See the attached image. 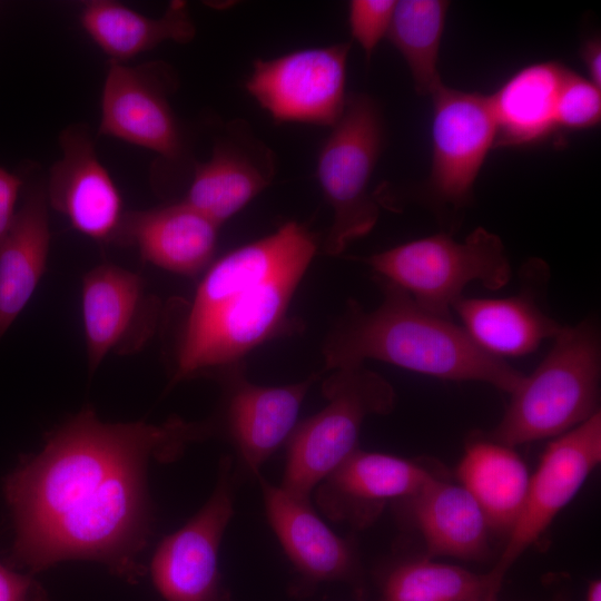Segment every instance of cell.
<instances>
[{
    "instance_id": "obj_1",
    "label": "cell",
    "mask_w": 601,
    "mask_h": 601,
    "mask_svg": "<svg viewBox=\"0 0 601 601\" xmlns=\"http://www.w3.org/2000/svg\"><path fill=\"white\" fill-rule=\"evenodd\" d=\"M215 432L210 422L107 423L90 407L47 437L4 481L14 523L12 561L36 573L67 560L105 564L130 583L144 574L150 459H177Z\"/></svg>"
},
{
    "instance_id": "obj_2",
    "label": "cell",
    "mask_w": 601,
    "mask_h": 601,
    "mask_svg": "<svg viewBox=\"0 0 601 601\" xmlns=\"http://www.w3.org/2000/svg\"><path fill=\"white\" fill-rule=\"evenodd\" d=\"M316 249L315 235L288 220L211 263L178 327L170 385L216 378L259 345L299 332L289 306Z\"/></svg>"
},
{
    "instance_id": "obj_3",
    "label": "cell",
    "mask_w": 601,
    "mask_h": 601,
    "mask_svg": "<svg viewBox=\"0 0 601 601\" xmlns=\"http://www.w3.org/2000/svg\"><path fill=\"white\" fill-rule=\"evenodd\" d=\"M374 279L381 303L367 311L355 299L346 302L323 344L325 371L375 359L441 380L483 382L509 394L519 387L524 374L481 349L460 325Z\"/></svg>"
},
{
    "instance_id": "obj_4",
    "label": "cell",
    "mask_w": 601,
    "mask_h": 601,
    "mask_svg": "<svg viewBox=\"0 0 601 601\" xmlns=\"http://www.w3.org/2000/svg\"><path fill=\"white\" fill-rule=\"evenodd\" d=\"M519 387L489 437L509 446L556 437L599 412L601 342L597 322L563 326Z\"/></svg>"
},
{
    "instance_id": "obj_5",
    "label": "cell",
    "mask_w": 601,
    "mask_h": 601,
    "mask_svg": "<svg viewBox=\"0 0 601 601\" xmlns=\"http://www.w3.org/2000/svg\"><path fill=\"white\" fill-rule=\"evenodd\" d=\"M357 259L374 277L401 288L425 311L450 319L469 284L477 282L495 290L512 276L501 238L483 227L462 242L439 233Z\"/></svg>"
},
{
    "instance_id": "obj_6",
    "label": "cell",
    "mask_w": 601,
    "mask_h": 601,
    "mask_svg": "<svg viewBox=\"0 0 601 601\" xmlns=\"http://www.w3.org/2000/svg\"><path fill=\"white\" fill-rule=\"evenodd\" d=\"M322 392L327 404L298 423L287 441L280 487L308 500L315 487L357 449L366 417L393 411L396 395L391 383L364 365L331 371Z\"/></svg>"
},
{
    "instance_id": "obj_7",
    "label": "cell",
    "mask_w": 601,
    "mask_h": 601,
    "mask_svg": "<svg viewBox=\"0 0 601 601\" xmlns=\"http://www.w3.org/2000/svg\"><path fill=\"white\" fill-rule=\"evenodd\" d=\"M385 139L380 104L363 92L348 93L339 119L329 128L316 162V177L332 208L324 252L338 256L366 236L380 216L370 183Z\"/></svg>"
},
{
    "instance_id": "obj_8",
    "label": "cell",
    "mask_w": 601,
    "mask_h": 601,
    "mask_svg": "<svg viewBox=\"0 0 601 601\" xmlns=\"http://www.w3.org/2000/svg\"><path fill=\"white\" fill-rule=\"evenodd\" d=\"M176 87L174 69L164 62H109L98 134L147 149L166 166H184L188 139L169 99Z\"/></svg>"
},
{
    "instance_id": "obj_9",
    "label": "cell",
    "mask_w": 601,
    "mask_h": 601,
    "mask_svg": "<svg viewBox=\"0 0 601 601\" xmlns=\"http://www.w3.org/2000/svg\"><path fill=\"white\" fill-rule=\"evenodd\" d=\"M349 42L297 49L270 59H255L246 91L278 124L332 127L346 93Z\"/></svg>"
},
{
    "instance_id": "obj_10",
    "label": "cell",
    "mask_w": 601,
    "mask_h": 601,
    "mask_svg": "<svg viewBox=\"0 0 601 601\" xmlns=\"http://www.w3.org/2000/svg\"><path fill=\"white\" fill-rule=\"evenodd\" d=\"M432 165L425 198L435 211L456 213L472 199L473 186L496 129L487 96L442 85L432 95Z\"/></svg>"
},
{
    "instance_id": "obj_11",
    "label": "cell",
    "mask_w": 601,
    "mask_h": 601,
    "mask_svg": "<svg viewBox=\"0 0 601 601\" xmlns=\"http://www.w3.org/2000/svg\"><path fill=\"white\" fill-rule=\"evenodd\" d=\"M600 462V411L546 446L530 476L522 510L509 532L505 548L489 572L499 588L510 568L577 495Z\"/></svg>"
},
{
    "instance_id": "obj_12",
    "label": "cell",
    "mask_w": 601,
    "mask_h": 601,
    "mask_svg": "<svg viewBox=\"0 0 601 601\" xmlns=\"http://www.w3.org/2000/svg\"><path fill=\"white\" fill-rule=\"evenodd\" d=\"M233 514L231 460L226 456L208 501L181 529L166 536L152 556L151 579L166 601H228L218 555Z\"/></svg>"
},
{
    "instance_id": "obj_13",
    "label": "cell",
    "mask_w": 601,
    "mask_h": 601,
    "mask_svg": "<svg viewBox=\"0 0 601 601\" xmlns=\"http://www.w3.org/2000/svg\"><path fill=\"white\" fill-rule=\"evenodd\" d=\"M81 313L92 372L110 353L131 354L145 346L156 333L161 306L137 273L100 264L82 278Z\"/></svg>"
},
{
    "instance_id": "obj_14",
    "label": "cell",
    "mask_w": 601,
    "mask_h": 601,
    "mask_svg": "<svg viewBox=\"0 0 601 601\" xmlns=\"http://www.w3.org/2000/svg\"><path fill=\"white\" fill-rule=\"evenodd\" d=\"M551 272L540 258L519 270L518 293L500 298L461 297L452 311L467 336L487 354L504 359L534 352L563 328L544 307Z\"/></svg>"
},
{
    "instance_id": "obj_15",
    "label": "cell",
    "mask_w": 601,
    "mask_h": 601,
    "mask_svg": "<svg viewBox=\"0 0 601 601\" xmlns=\"http://www.w3.org/2000/svg\"><path fill=\"white\" fill-rule=\"evenodd\" d=\"M59 145L61 157L46 184L49 206L80 234L99 243L117 242L126 213L121 193L100 161L88 128L69 126Z\"/></svg>"
},
{
    "instance_id": "obj_16",
    "label": "cell",
    "mask_w": 601,
    "mask_h": 601,
    "mask_svg": "<svg viewBox=\"0 0 601 601\" xmlns=\"http://www.w3.org/2000/svg\"><path fill=\"white\" fill-rule=\"evenodd\" d=\"M275 175L273 150L246 121L235 119L215 138L209 158L194 165L183 200L220 226L263 193Z\"/></svg>"
},
{
    "instance_id": "obj_17",
    "label": "cell",
    "mask_w": 601,
    "mask_h": 601,
    "mask_svg": "<svg viewBox=\"0 0 601 601\" xmlns=\"http://www.w3.org/2000/svg\"><path fill=\"white\" fill-rule=\"evenodd\" d=\"M434 477L414 461L357 449L314 491L316 503L327 518L364 528L387 502L412 497Z\"/></svg>"
},
{
    "instance_id": "obj_18",
    "label": "cell",
    "mask_w": 601,
    "mask_h": 601,
    "mask_svg": "<svg viewBox=\"0 0 601 601\" xmlns=\"http://www.w3.org/2000/svg\"><path fill=\"white\" fill-rule=\"evenodd\" d=\"M317 375L293 384L263 386L248 381L245 363L216 377L226 391L228 435L255 474L294 432L304 398Z\"/></svg>"
},
{
    "instance_id": "obj_19",
    "label": "cell",
    "mask_w": 601,
    "mask_h": 601,
    "mask_svg": "<svg viewBox=\"0 0 601 601\" xmlns=\"http://www.w3.org/2000/svg\"><path fill=\"white\" fill-rule=\"evenodd\" d=\"M219 227L181 199L126 211L117 243L136 246L140 257L154 266L195 276L211 264Z\"/></svg>"
},
{
    "instance_id": "obj_20",
    "label": "cell",
    "mask_w": 601,
    "mask_h": 601,
    "mask_svg": "<svg viewBox=\"0 0 601 601\" xmlns=\"http://www.w3.org/2000/svg\"><path fill=\"white\" fill-rule=\"evenodd\" d=\"M259 482L267 520L300 578L311 584L353 581L357 560L351 544L323 522L308 500L262 477Z\"/></svg>"
},
{
    "instance_id": "obj_21",
    "label": "cell",
    "mask_w": 601,
    "mask_h": 601,
    "mask_svg": "<svg viewBox=\"0 0 601 601\" xmlns=\"http://www.w3.org/2000/svg\"><path fill=\"white\" fill-rule=\"evenodd\" d=\"M50 242L46 185L28 186L0 247V339L37 289L47 268Z\"/></svg>"
},
{
    "instance_id": "obj_22",
    "label": "cell",
    "mask_w": 601,
    "mask_h": 601,
    "mask_svg": "<svg viewBox=\"0 0 601 601\" xmlns=\"http://www.w3.org/2000/svg\"><path fill=\"white\" fill-rule=\"evenodd\" d=\"M408 500L428 556L467 561L486 556L490 525L464 486L435 476Z\"/></svg>"
},
{
    "instance_id": "obj_23",
    "label": "cell",
    "mask_w": 601,
    "mask_h": 601,
    "mask_svg": "<svg viewBox=\"0 0 601 601\" xmlns=\"http://www.w3.org/2000/svg\"><path fill=\"white\" fill-rule=\"evenodd\" d=\"M566 69L554 61L525 66L487 96L495 147L533 145L558 130L556 98Z\"/></svg>"
},
{
    "instance_id": "obj_24",
    "label": "cell",
    "mask_w": 601,
    "mask_h": 601,
    "mask_svg": "<svg viewBox=\"0 0 601 601\" xmlns=\"http://www.w3.org/2000/svg\"><path fill=\"white\" fill-rule=\"evenodd\" d=\"M80 23L91 40L109 57V62L127 60L166 41L186 43L196 27L185 1H171L158 18L145 16L112 0L87 2Z\"/></svg>"
},
{
    "instance_id": "obj_25",
    "label": "cell",
    "mask_w": 601,
    "mask_h": 601,
    "mask_svg": "<svg viewBox=\"0 0 601 601\" xmlns=\"http://www.w3.org/2000/svg\"><path fill=\"white\" fill-rule=\"evenodd\" d=\"M456 473L490 528L509 533L522 510L530 482L526 464L514 449L490 437L471 441Z\"/></svg>"
},
{
    "instance_id": "obj_26",
    "label": "cell",
    "mask_w": 601,
    "mask_h": 601,
    "mask_svg": "<svg viewBox=\"0 0 601 601\" xmlns=\"http://www.w3.org/2000/svg\"><path fill=\"white\" fill-rule=\"evenodd\" d=\"M449 1H396L386 38L401 53L420 95H432L443 83L437 62Z\"/></svg>"
},
{
    "instance_id": "obj_27",
    "label": "cell",
    "mask_w": 601,
    "mask_h": 601,
    "mask_svg": "<svg viewBox=\"0 0 601 601\" xmlns=\"http://www.w3.org/2000/svg\"><path fill=\"white\" fill-rule=\"evenodd\" d=\"M499 591L490 573L426 558L396 565L384 580L381 601H495Z\"/></svg>"
},
{
    "instance_id": "obj_28",
    "label": "cell",
    "mask_w": 601,
    "mask_h": 601,
    "mask_svg": "<svg viewBox=\"0 0 601 601\" xmlns=\"http://www.w3.org/2000/svg\"><path fill=\"white\" fill-rule=\"evenodd\" d=\"M601 119V88L566 69L555 106L556 129L583 130Z\"/></svg>"
},
{
    "instance_id": "obj_29",
    "label": "cell",
    "mask_w": 601,
    "mask_h": 601,
    "mask_svg": "<svg viewBox=\"0 0 601 601\" xmlns=\"http://www.w3.org/2000/svg\"><path fill=\"white\" fill-rule=\"evenodd\" d=\"M395 0H352L347 6V21L352 38L359 45L370 60L386 37Z\"/></svg>"
},
{
    "instance_id": "obj_30",
    "label": "cell",
    "mask_w": 601,
    "mask_h": 601,
    "mask_svg": "<svg viewBox=\"0 0 601 601\" xmlns=\"http://www.w3.org/2000/svg\"><path fill=\"white\" fill-rule=\"evenodd\" d=\"M0 601H50L31 573H21L0 562Z\"/></svg>"
},
{
    "instance_id": "obj_31",
    "label": "cell",
    "mask_w": 601,
    "mask_h": 601,
    "mask_svg": "<svg viewBox=\"0 0 601 601\" xmlns=\"http://www.w3.org/2000/svg\"><path fill=\"white\" fill-rule=\"evenodd\" d=\"M23 185L21 176L0 166V247L14 221L17 201Z\"/></svg>"
},
{
    "instance_id": "obj_32",
    "label": "cell",
    "mask_w": 601,
    "mask_h": 601,
    "mask_svg": "<svg viewBox=\"0 0 601 601\" xmlns=\"http://www.w3.org/2000/svg\"><path fill=\"white\" fill-rule=\"evenodd\" d=\"M581 59L588 72V79L601 88V41L599 37H592L584 41L581 47Z\"/></svg>"
},
{
    "instance_id": "obj_33",
    "label": "cell",
    "mask_w": 601,
    "mask_h": 601,
    "mask_svg": "<svg viewBox=\"0 0 601 601\" xmlns=\"http://www.w3.org/2000/svg\"><path fill=\"white\" fill-rule=\"evenodd\" d=\"M585 601H601V581L599 579L590 582Z\"/></svg>"
}]
</instances>
